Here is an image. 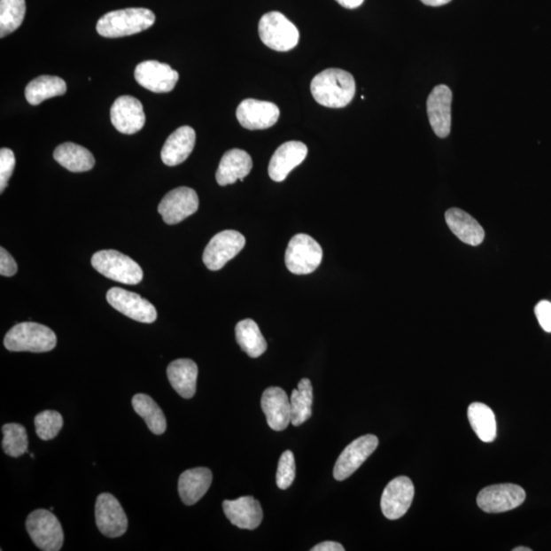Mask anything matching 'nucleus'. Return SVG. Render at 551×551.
I'll use <instances>...</instances> for the list:
<instances>
[{
	"label": "nucleus",
	"instance_id": "29",
	"mask_svg": "<svg viewBox=\"0 0 551 551\" xmlns=\"http://www.w3.org/2000/svg\"><path fill=\"white\" fill-rule=\"evenodd\" d=\"M235 335L242 351L251 358L257 359L267 351V341L253 320L246 319L239 322L235 328Z\"/></svg>",
	"mask_w": 551,
	"mask_h": 551
},
{
	"label": "nucleus",
	"instance_id": "21",
	"mask_svg": "<svg viewBox=\"0 0 551 551\" xmlns=\"http://www.w3.org/2000/svg\"><path fill=\"white\" fill-rule=\"evenodd\" d=\"M224 513L232 525L240 529H257L263 521L260 503L252 496H244L235 501L223 502Z\"/></svg>",
	"mask_w": 551,
	"mask_h": 551
},
{
	"label": "nucleus",
	"instance_id": "26",
	"mask_svg": "<svg viewBox=\"0 0 551 551\" xmlns=\"http://www.w3.org/2000/svg\"><path fill=\"white\" fill-rule=\"evenodd\" d=\"M167 379L172 387L183 399H192L197 392L198 368L192 360L180 359L171 362L167 369Z\"/></svg>",
	"mask_w": 551,
	"mask_h": 551
},
{
	"label": "nucleus",
	"instance_id": "6",
	"mask_svg": "<svg viewBox=\"0 0 551 551\" xmlns=\"http://www.w3.org/2000/svg\"><path fill=\"white\" fill-rule=\"evenodd\" d=\"M26 528L35 546L44 551H58L64 544V532L58 517L50 510L37 509L26 521Z\"/></svg>",
	"mask_w": 551,
	"mask_h": 551
},
{
	"label": "nucleus",
	"instance_id": "22",
	"mask_svg": "<svg viewBox=\"0 0 551 551\" xmlns=\"http://www.w3.org/2000/svg\"><path fill=\"white\" fill-rule=\"evenodd\" d=\"M197 134L190 126H182L173 132L161 150L160 157L169 167L182 164L193 151Z\"/></svg>",
	"mask_w": 551,
	"mask_h": 551
},
{
	"label": "nucleus",
	"instance_id": "39",
	"mask_svg": "<svg viewBox=\"0 0 551 551\" xmlns=\"http://www.w3.org/2000/svg\"><path fill=\"white\" fill-rule=\"evenodd\" d=\"M17 271L18 265L16 260L4 247L0 248V274L5 276V277H12Z\"/></svg>",
	"mask_w": 551,
	"mask_h": 551
},
{
	"label": "nucleus",
	"instance_id": "15",
	"mask_svg": "<svg viewBox=\"0 0 551 551\" xmlns=\"http://www.w3.org/2000/svg\"><path fill=\"white\" fill-rule=\"evenodd\" d=\"M134 76L139 85L154 93L171 92L179 80L177 71L158 60H145L140 63Z\"/></svg>",
	"mask_w": 551,
	"mask_h": 551
},
{
	"label": "nucleus",
	"instance_id": "40",
	"mask_svg": "<svg viewBox=\"0 0 551 551\" xmlns=\"http://www.w3.org/2000/svg\"><path fill=\"white\" fill-rule=\"evenodd\" d=\"M312 551H345V547L340 543L334 541H325L318 544L311 549Z\"/></svg>",
	"mask_w": 551,
	"mask_h": 551
},
{
	"label": "nucleus",
	"instance_id": "28",
	"mask_svg": "<svg viewBox=\"0 0 551 551\" xmlns=\"http://www.w3.org/2000/svg\"><path fill=\"white\" fill-rule=\"evenodd\" d=\"M66 92V84L62 78L57 76H40L27 85L25 96L27 102L38 105L56 97H62Z\"/></svg>",
	"mask_w": 551,
	"mask_h": 551
},
{
	"label": "nucleus",
	"instance_id": "17",
	"mask_svg": "<svg viewBox=\"0 0 551 551\" xmlns=\"http://www.w3.org/2000/svg\"><path fill=\"white\" fill-rule=\"evenodd\" d=\"M453 92L446 85H438L430 93L427 113L430 125L436 136L446 138L452 127Z\"/></svg>",
	"mask_w": 551,
	"mask_h": 551
},
{
	"label": "nucleus",
	"instance_id": "31",
	"mask_svg": "<svg viewBox=\"0 0 551 551\" xmlns=\"http://www.w3.org/2000/svg\"><path fill=\"white\" fill-rule=\"evenodd\" d=\"M132 406L134 411L145 421L151 433L161 435L166 432V416L151 396L144 393L136 394L132 400Z\"/></svg>",
	"mask_w": 551,
	"mask_h": 551
},
{
	"label": "nucleus",
	"instance_id": "27",
	"mask_svg": "<svg viewBox=\"0 0 551 551\" xmlns=\"http://www.w3.org/2000/svg\"><path fill=\"white\" fill-rule=\"evenodd\" d=\"M53 158L60 166L74 173L90 171L96 165V159L89 150L73 143L58 145L53 152Z\"/></svg>",
	"mask_w": 551,
	"mask_h": 551
},
{
	"label": "nucleus",
	"instance_id": "34",
	"mask_svg": "<svg viewBox=\"0 0 551 551\" xmlns=\"http://www.w3.org/2000/svg\"><path fill=\"white\" fill-rule=\"evenodd\" d=\"M3 448L5 454L19 458L28 452V435L24 426L10 423L3 427Z\"/></svg>",
	"mask_w": 551,
	"mask_h": 551
},
{
	"label": "nucleus",
	"instance_id": "19",
	"mask_svg": "<svg viewBox=\"0 0 551 551\" xmlns=\"http://www.w3.org/2000/svg\"><path fill=\"white\" fill-rule=\"evenodd\" d=\"M261 408L266 415L268 425L274 431H283L291 423V402L280 387L266 389L261 396Z\"/></svg>",
	"mask_w": 551,
	"mask_h": 551
},
{
	"label": "nucleus",
	"instance_id": "36",
	"mask_svg": "<svg viewBox=\"0 0 551 551\" xmlns=\"http://www.w3.org/2000/svg\"><path fill=\"white\" fill-rule=\"evenodd\" d=\"M295 460L291 450L282 454L277 470L276 481L280 489L285 490L292 485L295 479Z\"/></svg>",
	"mask_w": 551,
	"mask_h": 551
},
{
	"label": "nucleus",
	"instance_id": "18",
	"mask_svg": "<svg viewBox=\"0 0 551 551\" xmlns=\"http://www.w3.org/2000/svg\"><path fill=\"white\" fill-rule=\"evenodd\" d=\"M111 120L119 132L132 136L144 127V105L136 97H120L111 107Z\"/></svg>",
	"mask_w": 551,
	"mask_h": 551
},
{
	"label": "nucleus",
	"instance_id": "5",
	"mask_svg": "<svg viewBox=\"0 0 551 551\" xmlns=\"http://www.w3.org/2000/svg\"><path fill=\"white\" fill-rule=\"evenodd\" d=\"M91 264L105 277L127 285H136L144 279L143 268L127 255L117 251H100Z\"/></svg>",
	"mask_w": 551,
	"mask_h": 551
},
{
	"label": "nucleus",
	"instance_id": "42",
	"mask_svg": "<svg viewBox=\"0 0 551 551\" xmlns=\"http://www.w3.org/2000/svg\"><path fill=\"white\" fill-rule=\"evenodd\" d=\"M421 2L429 6H441L452 2V0H421Z\"/></svg>",
	"mask_w": 551,
	"mask_h": 551
},
{
	"label": "nucleus",
	"instance_id": "43",
	"mask_svg": "<svg viewBox=\"0 0 551 551\" xmlns=\"http://www.w3.org/2000/svg\"><path fill=\"white\" fill-rule=\"evenodd\" d=\"M514 551H532V549L529 547H519L513 549Z\"/></svg>",
	"mask_w": 551,
	"mask_h": 551
},
{
	"label": "nucleus",
	"instance_id": "23",
	"mask_svg": "<svg viewBox=\"0 0 551 551\" xmlns=\"http://www.w3.org/2000/svg\"><path fill=\"white\" fill-rule=\"evenodd\" d=\"M213 474L210 469L196 468L181 474L178 484L181 501L186 506L196 505L211 487Z\"/></svg>",
	"mask_w": 551,
	"mask_h": 551
},
{
	"label": "nucleus",
	"instance_id": "3",
	"mask_svg": "<svg viewBox=\"0 0 551 551\" xmlns=\"http://www.w3.org/2000/svg\"><path fill=\"white\" fill-rule=\"evenodd\" d=\"M4 344L10 352L47 353L57 346V336L49 327L25 322L11 329Z\"/></svg>",
	"mask_w": 551,
	"mask_h": 551
},
{
	"label": "nucleus",
	"instance_id": "25",
	"mask_svg": "<svg viewBox=\"0 0 551 551\" xmlns=\"http://www.w3.org/2000/svg\"><path fill=\"white\" fill-rule=\"evenodd\" d=\"M446 221L449 229L463 244L478 246L485 238V232L478 221L461 208H450L446 213Z\"/></svg>",
	"mask_w": 551,
	"mask_h": 551
},
{
	"label": "nucleus",
	"instance_id": "38",
	"mask_svg": "<svg viewBox=\"0 0 551 551\" xmlns=\"http://www.w3.org/2000/svg\"><path fill=\"white\" fill-rule=\"evenodd\" d=\"M537 320L544 331L551 333V302L542 300L535 307Z\"/></svg>",
	"mask_w": 551,
	"mask_h": 551
},
{
	"label": "nucleus",
	"instance_id": "11",
	"mask_svg": "<svg viewBox=\"0 0 551 551\" xmlns=\"http://www.w3.org/2000/svg\"><path fill=\"white\" fill-rule=\"evenodd\" d=\"M109 304L120 314L132 320L151 324L158 318L156 307L139 294L113 287L106 294Z\"/></svg>",
	"mask_w": 551,
	"mask_h": 551
},
{
	"label": "nucleus",
	"instance_id": "8",
	"mask_svg": "<svg viewBox=\"0 0 551 551\" xmlns=\"http://www.w3.org/2000/svg\"><path fill=\"white\" fill-rule=\"evenodd\" d=\"M525 500V490L516 484L507 483L482 489L477 503L485 513L500 514L520 507Z\"/></svg>",
	"mask_w": 551,
	"mask_h": 551
},
{
	"label": "nucleus",
	"instance_id": "10",
	"mask_svg": "<svg viewBox=\"0 0 551 551\" xmlns=\"http://www.w3.org/2000/svg\"><path fill=\"white\" fill-rule=\"evenodd\" d=\"M377 436L368 434L360 437L346 446L334 467V478L344 481L351 477L378 447Z\"/></svg>",
	"mask_w": 551,
	"mask_h": 551
},
{
	"label": "nucleus",
	"instance_id": "2",
	"mask_svg": "<svg viewBox=\"0 0 551 551\" xmlns=\"http://www.w3.org/2000/svg\"><path fill=\"white\" fill-rule=\"evenodd\" d=\"M156 22V16L151 10L131 8L105 13L99 19L97 31L105 38H119L138 35Z\"/></svg>",
	"mask_w": 551,
	"mask_h": 551
},
{
	"label": "nucleus",
	"instance_id": "9",
	"mask_svg": "<svg viewBox=\"0 0 551 551\" xmlns=\"http://www.w3.org/2000/svg\"><path fill=\"white\" fill-rule=\"evenodd\" d=\"M245 237L234 230L220 232L206 247L203 260L208 270L219 271L244 250Z\"/></svg>",
	"mask_w": 551,
	"mask_h": 551
},
{
	"label": "nucleus",
	"instance_id": "16",
	"mask_svg": "<svg viewBox=\"0 0 551 551\" xmlns=\"http://www.w3.org/2000/svg\"><path fill=\"white\" fill-rule=\"evenodd\" d=\"M237 117L245 129L264 130L278 122L280 110L273 103L248 98L238 105Z\"/></svg>",
	"mask_w": 551,
	"mask_h": 551
},
{
	"label": "nucleus",
	"instance_id": "35",
	"mask_svg": "<svg viewBox=\"0 0 551 551\" xmlns=\"http://www.w3.org/2000/svg\"><path fill=\"white\" fill-rule=\"evenodd\" d=\"M63 426V416L56 411H44L35 416L36 433L44 441L55 438Z\"/></svg>",
	"mask_w": 551,
	"mask_h": 551
},
{
	"label": "nucleus",
	"instance_id": "37",
	"mask_svg": "<svg viewBox=\"0 0 551 551\" xmlns=\"http://www.w3.org/2000/svg\"><path fill=\"white\" fill-rule=\"evenodd\" d=\"M15 154L10 149L0 151V191H4L15 169Z\"/></svg>",
	"mask_w": 551,
	"mask_h": 551
},
{
	"label": "nucleus",
	"instance_id": "4",
	"mask_svg": "<svg viewBox=\"0 0 551 551\" xmlns=\"http://www.w3.org/2000/svg\"><path fill=\"white\" fill-rule=\"evenodd\" d=\"M259 35L261 42L276 51H289L299 42V31L283 13L270 12L260 18Z\"/></svg>",
	"mask_w": 551,
	"mask_h": 551
},
{
	"label": "nucleus",
	"instance_id": "24",
	"mask_svg": "<svg viewBox=\"0 0 551 551\" xmlns=\"http://www.w3.org/2000/svg\"><path fill=\"white\" fill-rule=\"evenodd\" d=\"M252 169V159L242 150L228 151L220 161L216 174L217 182L221 186L234 184L237 180L244 181Z\"/></svg>",
	"mask_w": 551,
	"mask_h": 551
},
{
	"label": "nucleus",
	"instance_id": "20",
	"mask_svg": "<svg viewBox=\"0 0 551 551\" xmlns=\"http://www.w3.org/2000/svg\"><path fill=\"white\" fill-rule=\"evenodd\" d=\"M307 156V147L300 141H288L275 151L268 164V176L275 182L284 181L289 173L299 166Z\"/></svg>",
	"mask_w": 551,
	"mask_h": 551
},
{
	"label": "nucleus",
	"instance_id": "13",
	"mask_svg": "<svg viewBox=\"0 0 551 551\" xmlns=\"http://www.w3.org/2000/svg\"><path fill=\"white\" fill-rule=\"evenodd\" d=\"M415 487L406 476L398 477L388 483L382 494L381 509L389 520H399L412 506Z\"/></svg>",
	"mask_w": 551,
	"mask_h": 551
},
{
	"label": "nucleus",
	"instance_id": "33",
	"mask_svg": "<svg viewBox=\"0 0 551 551\" xmlns=\"http://www.w3.org/2000/svg\"><path fill=\"white\" fill-rule=\"evenodd\" d=\"M25 15V0H0V37L15 32L22 25Z\"/></svg>",
	"mask_w": 551,
	"mask_h": 551
},
{
	"label": "nucleus",
	"instance_id": "1",
	"mask_svg": "<svg viewBox=\"0 0 551 551\" xmlns=\"http://www.w3.org/2000/svg\"><path fill=\"white\" fill-rule=\"evenodd\" d=\"M355 90L353 76L341 69L322 71L313 79L311 84L315 102L331 109H342L351 104Z\"/></svg>",
	"mask_w": 551,
	"mask_h": 551
},
{
	"label": "nucleus",
	"instance_id": "14",
	"mask_svg": "<svg viewBox=\"0 0 551 551\" xmlns=\"http://www.w3.org/2000/svg\"><path fill=\"white\" fill-rule=\"evenodd\" d=\"M96 520L100 533L110 539H117L126 533L127 516L116 497L110 493H103L97 497Z\"/></svg>",
	"mask_w": 551,
	"mask_h": 551
},
{
	"label": "nucleus",
	"instance_id": "41",
	"mask_svg": "<svg viewBox=\"0 0 551 551\" xmlns=\"http://www.w3.org/2000/svg\"><path fill=\"white\" fill-rule=\"evenodd\" d=\"M336 2L345 9L354 10L360 8L365 0H336Z\"/></svg>",
	"mask_w": 551,
	"mask_h": 551
},
{
	"label": "nucleus",
	"instance_id": "32",
	"mask_svg": "<svg viewBox=\"0 0 551 551\" xmlns=\"http://www.w3.org/2000/svg\"><path fill=\"white\" fill-rule=\"evenodd\" d=\"M313 385L310 379L304 378L291 394V424L299 427L312 416Z\"/></svg>",
	"mask_w": 551,
	"mask_h": 551
},
{
	"label": "nucleus",
	"instance_id": "30",
	"mask_svg": "<svg viewBox=\"0 0 551 551\" xmlns=\"http://www.w3.org/2000/svg\"><path fill=\"white\" fill-rule=\"evenodd\" d=\"M468 418L475 433L483 442L496 438L497 425L493 409L481 402H474L468 408Z\"/></svg>",
	"mask_w": 551,
	"mask_h": 551
},
{
	"label": "nucleus",
	"instance_id": "12",
	"mask_svg": "<svg viewBox=\"0 0 551 551\" xmlns=\"http://www.w3.org/2000/svg\"><path fill=\"white\" fill-rule=\"evenodd\" d=\"M199 199L196 190L179 187L166 194L159 206V213L167 225H176L198 210Z\"/></svg>",
	"mask_w": 551,
	"mask_h": 551
},
{
	"label": "nucleus",
	"instance_id": "7",
	"mask_svg": "<svg viewBox=\"0 0 551 551\" xmlns=\"http://www.w3.org/2000/svg\"><path fill=\"white\" fill-rule=\"evenodd\" d=\"M322 260V247L310 235L298 234L289 241L285 264L292 274H311L317 270Z\"/></svg>",
	"mask_w": 551,
	"mask_h": 551
}]
</instances>
